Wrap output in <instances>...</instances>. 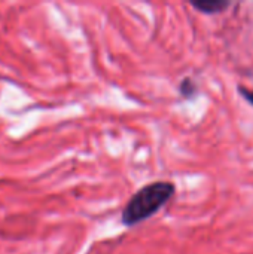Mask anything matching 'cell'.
<instances>
[{
    "label": "cell",
    "instance_id": "obj_2",
    "mask_svg": "<svg viewBox=\"0 0 253 254\" xmlns=\"http://www.w3.org/2000/svg\"><path fill=\"white\" fill-rule=\"evenodd\" d=\"M192 6L195 9H198L200 12H204V13H216V12H221L225 7H228L230 1H225V0H195V1H192Z\"/></svg>",
    "mask_w": 253,
    "mask_h": 254
},
{
    "label": "cell",
    "instance_id": "obj_1",
    "mask_svg": "<svg viewBox=\"0 0 253 254\" xmlns=\"http://www.w3.org/2000/svg\"><path fill=\"white\" fill-rule=\"evenodd\" d=\"M174 195V185L170 182H155L142 188L127 202L122 211V223L134 226L157 214Z\"/></svg>",
    "mask_w": 253,
    "mask_h": 254
},
{
    "label": "cell",
    "instance_id": "obj_3",
    "mask_svg": "<svg viewBox=\"0 0 253 254\" xmlns=\"http://www.w3.org/2000/svg\"><path fill=\"white\" fill-rule=\"evenodd\" d=\"M180 92L185 95V97H191L194 92H195V83L189 79H185L182 83H180Z\"/></svg>",
    "mask_w": 253,
    "mask_h": 254
},
{
    "label": "cell",
    "instance_id": "obj_4",
    "mask_svg": "<svg viewBox=\"0 0 253 254\" xmlns=\"http://www.w3.org/2000/svg\"><path fill=\"white\" fill-rule=\"evenodd\" d=\"M239 91H240V94H242V95H243V97H245V98H246V100L249 101V103H252V104H253V91H252V89L240 88Z\"/></svg>",
    "mask_w": 253,
    "mask_h": 254
}]
</instances>
